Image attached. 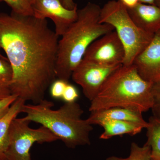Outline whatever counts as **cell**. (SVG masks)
Masks as SVG:
<instances>
[{
    "label": "cell",
    "instance_id": "obj_2",
    "mask_svg": "<svg viewBox=\"0 0 160 160\" xmlns=\"http://www.w3.org/2000/svg\"><path fill=\"white\" fill-rule=\"evenodd\" d=\"M101 10L99 6L91 2L78 9L77 18L58 41L56 64L57 79L69 82L72 72L83 59L92 43L114 30L110 25L100 22Z\"/></svg>",
    "mask_w": 160,
    "mask_h": 160
},
{
    "label": "cell",
    "instance_id": "obj_19",
    "mask_svg": "<svg viewBox=\"0 0 160 160\" xmlns=\"http://www.w3.org/2000/svg\"><path fill=\"white\" fill-rule=\"evenodd\" d=\"M152 94L153 100L151 109L152 116L160 121V80L152 83Z\"/></svg>",
    "mask_w": 160,
    "mask_h": 160
},
{
    "label": "cell",
    "instance_id": "obj_4",
    "mask_svg": "<svg viewBox=\"0 0 160 160\" xmlns=\"http://www.w3.org/2000/svg\"><path fill=\"white\" fill-rule=\"evenodd\" d=\"M152 83L143 79L133 64L122 65L107 79L90 102L89 111L121 107L145 112L152 106Z\"/></svg>",
    "mask_w": 160,
    "mask_h": 160
},
{
    "label": "cell",
    "instance_id": "obj_3",
    "mask_svg": "<svg viewBox=\"0 0 160 160\" xmlns=\"http://www.w3.org/2000/svg\"><path fill=\"white\" fill-rule=\"evenodd\" d=\"M54 103L45 99L37 104H25L22 112L29 122L41 124L62 141L67 147L90 145L92 125L82 117L84 111L78 103L65 102L59 109H52Z\"/></svg>",
    "mask_w": 160,
    "mask_h": 160
},
{
    "label": "cell",
    "instance_id": "obj_12",
    "mask_svg": "<svg viewBox=\"0 0 160 160\" xmlns=\"http://www.w3.org/2000/svg\"><path fill=\"white\" fill-rule=\"evenodd\" d=\"M90 112L91 114L86 120L92 126L98 125L100 122L107 120L132 122L142 126L146 129L149 125V122L143 118L142 112L126 108L114 107Z\"/></svg>",
    "mask_w": 160,
    "mask_h": 160
},
{
    "label": "cell",
    "instance_id": "obj_18",
    "mask_svg": "<svg viewBox=\"0 0 160 160\" xmlns=\"http://www.w3.org/2000/svg\"><path fill=\"white\" fill-rule=\"evenodd\" d=\"M1 1L5 2L15 13L23 15L33 16L32 7L27 0H1Z\"/></svg>",
    "mask_w": 160,
    "mask_h": 160
},
{
    "label": "cell",
    "instance_id": "obj_11",
    "mask_svg": "<svg viewBox=\"0 0 160 160\" xmlns=\"http://www.w3.org/2000/svg\"><path fill=\"white\" fill-rule=\"evenodd\" d=\"M129 16L143 31L155 34L160 30V8L155 5L139 2L127 9Z\"/></svg>",
    "mask_w": 160,
    "mask_h": 160
},
{
    "label": "cell",
    "instance_id": "obj_6",
    "mask_svg": "<svg viewBox=\"0 0 160 160\" xmlns=\"http://www.w3.org/2000/svg\"><path fill=\"white\" fill-rule=\"evenodd\" d=\"M30 123L24 117H17L12 120L9 129L7 160H32L30 150L33 144L52 142L59 140L44 126L32 129L29 126Z\"/></svg>",
    "mask_w": 160,
    "mask_h": 160
},
{
    "label": "cell",
    "instance_id": "obj_22",
    "mask_svg": "<svg viewBox=\"0 0 160 160\" xmlns=\"http://www.w3.org/2000/svg\"><path fill=\"white\" fill-rule=\"evenodd\" d=\"M18 98L16 96L11 94L8 97L0 100V119L8 112L12 105Z\"/></svg>",
    "mask_w": 160,
    "mask_h": 160
},
{
    "label": "cell",
    "instance_id": "obj_17",
    "mask_svg": "<svg viewBox=\"0 0 160 160\" xmlns=\"http://www.w3.org/2000/svg\"><path fill=\"white\" fill-rule=\"evenodd\" d=\"M106 160H151V149L150 146L145 145L140 146L135 142L131 143L130 154L128 157L122 158L110 156Z\"/></svg>",
    "mask_w": 160,
    "mask_h": 160
},
{
    "label": "cell",
    "instance_id": "obj_26",
    "mask_svg": "<svg viewBox=\"0 0 160 160\" xmlns=\"http://www.w3.org/2000/svg\"><path fill=\"white\" fill-rule=\"evenodd\" d=\"M27 1H28V2L32 5L33 4V3L34 2L35 0H27Z\"/></svg>",
    "mask_w": 160,
    "mask_h": 160
},
{
    "label": "cell",
    "instance_id": "obj_7",
    "mask_svg": "<svg viewBox=\"0 0 160 160\" xmlns=\"http://www.w3.org/2000/svg\"><path fill=\"white\" fill-rule=\"evenodd\" d=\"M122 65L105 66L82 59L72 72L71 78L91 102L107 79Z\"/></svg>",
    "mask_w": 160,
    "mask_h": 160
},
{
    "label": "cell",
    "instance_id": "obj_28",
    "mask_svg": "<svg viewBox=\"0 0 160 160\" xmlns=\"http://www.w3.org/2000/svg\"><path fill=\"white\" fill-rule=\"evenodd\" d=\"M0 2H2V1H1V0H0Z\"/></svg>",
    "mask_w": 160,
    "mask_h": 160
},
{
    "label": "cell",
    "instance_id": "obj_13",
    "mask_svg": "<svg viewBox=\"0 0 160 160\" xmlns=\"http://www.w3.org/2000/svg\"><path fill=\"white\" fill-rule=\"evenodd\" d=\"M98 125L102 126L104 130L99 137L100 139L102 140L124 134L136 135L144 129L142 126L137 123L119 120H104Z\"/></svg>",
    "mask_w": 160,
    "mask_h": 160
},
{
    "label": "cell",
    "instance_id": "obj_25",
    "mask_svg": "<svg viewBox=\"0 0 160 160\" xmlns=\"http://www.w3.org/2000/svg\"><path fill=\"white\" fill-rule=\"evenodd\" d=\"M155 5L160 8V0H155Z\"/></svg>",
    "mask_w": 160,
    "mask_h": 160
},
{
    "label": "cell",
    "instance_id": "obj_23",
    "mask_svg": "<svg viewBox=\"0 0 160 160\" xmlns=\"http://www.w3.org/2000/svg\"><path fill=\"white\" fill-rule=\"evenodd\" d=\"M60 1L65 8L69 10H72L78 7L77 5L73 0H60Z\"/></svg>",
    "mask_w": 160,
    "mask_h": 160
},
{
    "label": "cell",
    "instance_id": "obj_10",
    "mask_svg": "<svg viewBox=\"0 0 160 160\" xmlns=\"http://www.w3.org/2000/svg\"><path fill=\"white\" fill-rule=\"evenodd\" d=\"M132 64L139 74L147 82L153 83L160 80V30L155 33Z\"/></svg>",
    "mask_w": 160,
    "mask_h": 160
},
{
    "label": "cell",
    "instance_id": "obj_8",
    "mask_svg": "<svg viewBox=\"0 0 160 160\" xmlns=\"http://www.w3.org/2000/svg\"><path fill=\"white\" fill-rule=\"evenodd\" d=\"M125 50L115 30L94 41L86 50L83 59L105 66L123 65Z\"/></svg>",
    "mask_w": 160,
    "mask_h": 160
},
{
    "label": "cell",
    "instance_id": "obj_14",
    "mask_svg": "<svg viewBox=\"0 0 160 160\" xmlns=\"http://www.w3.org/2000/svg\"><path fill=\"white\" fill-rule=\"evenodd\" d=\"M24 100L18 98L12 105L9 111L0 119V160H7L6 152L9 141V131L10 124L15 118L22 112Z\"/></svg>",
    "mask_w": 160,
    "mask_h": 160
},
{
    "label": "cell",
    "instance_id": "obj_5",
    "mask_svg": "<svg viewBox=\"0 0 160 160\" xmlns=\"http://www.w3.org/2000/svg\"><path fill=\"white\" fill-rule=\"evenodd\" d=\"M100 22L114 28L124 46L125 58L123 65H132L135 58L148 46L154 34L140 29L119 0H111L101 8Z\"/></svg>",
    "mask_w": 160,
    "mask_h": 160
},
{
    "label": "cell",
    "instance_id": "obj_27",
    "mask_svg": "<svg viewBox=\"0 0 160 160\" xmlns=\"http://www.w3.org/2000/svg\"><path fill=\"white\" fill-rule=\"evenodd\" d=\"M0 58H2L3 59H7V58L6 57H4V56H3L1 54V53H0Z\"/></svg>",
    "mask_w": 160,
    "mask_h": 160
},
{
    "label": "cell",
    "instance_id": "obj_16",
    "mask_svg": "<svg viewBox=\"0 0 160 160\" xmlns=\"http://www.w3.org/2000/svg\"><path fill=\"white\" fill-rule=\"evenodd\" d=\"M12 77V69L8 60L0 58V100L11 95Z\"/></svg>",
    "mask_w": 160,
    "mask_h": 160
},
{
    "label": "cell",
    "instance_id": "obj_9",
    "mask_svg": "<svg viewBox=\"0 0 160 160\" xmlns=\"http://www.w3.org/2000/svg\"><path fill=\"white\" fill-rule=\"evenodd\" d=\"M31 6L35 17L41 19L48 18L53 22L55 32L59 37L77 18L78 7L72 10L66 9L60 0H35Z\"/></svg>",
    "mask_w": 160,
    "mask_h": 160
},
{
    "label": "cell",
    "instance_id": "obj_15",
    "mask_svg": "<svg viewBox=\"0 0 160 160\" xmlns=\"http://www.w3.org/2000/svg\"><path fill=\"white\" fill-rule=\"evenodd\" d=\"M148 122L145 144L151 148V160H160V121L151 116Z\"/></svg>",
    "mask_w": 160,
    "mask_h": 160
},
{
    "label": "cell",
    "instance_id": "obj_1",
    "mask_svg": "<svg viewBox=\"0 0 160 160\" xmlns=\"http://www.w3.org/2000/svg\"><path fill=\"white\" fill-rule=\"evenodd\" d=\"M59 37L46 19L0 13V49L12 69L11 94L37 104L56 80Z\"/></svg>",
    "mask_w": 160,
    "mask_h": 160
},
{
    "label": "cell",
    "instance_id": "obj_24",
    "mask_svg": "<svg viewBox=\"0 0 160 160\" xmlns=\"http://www.w3.org/2000/svg\"><path fill=\"white\" fill-rule=\"evenodd\" d=\"M127 9L132 8L139 2V0H119Z\"/></svg>",
    "mask_w": 160,
    "mask_h": 160
},
{
    "label": "cell",
    "instance_id": "obj_20",
    "mask_svg": "<svg viewBox=\"0 0 160 160\" xmlns=\"http://www.w3.org/2000/svg\"><path fill=\"white\" fill-rule=\"evenodd\" d=\"M68 82L64 80H56L50 86V94L52 97L55 99H62L66 86Z\"/></svg>",
    "mask_w": 160,
    "mask_h": 160
},
{
    "label": "cell",
    "instance_id": "obj_21",
    "mask_svg": "<svg viewBox=\"0 0 160 160\" xmlns=\"http://www.w3.org/2000/svg\"><path fill=\"white\" fill-rule=\"evenodd\" d=\"M79 98V93L77 89L74 86L68 83L63 93L62 99L65 102H75Z\"/></svg>",
    "mask_w": 160,
    "mask_h": 160
}]
</instances>
